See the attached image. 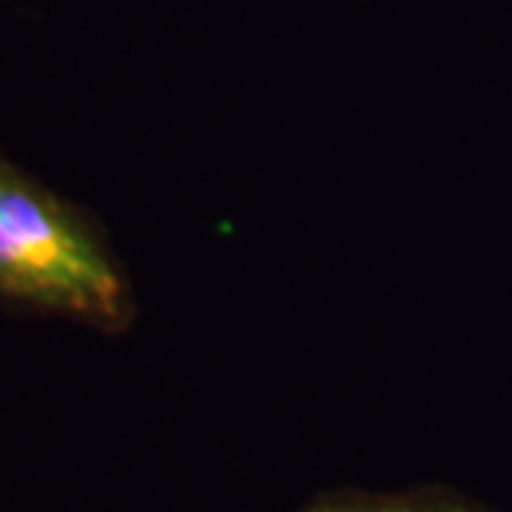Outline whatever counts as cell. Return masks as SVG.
I'll return each instance as SVG.
<instances>
[{
	"mask_svg": "<svg viewBox=\"0 0 512 512\" xmlns=\"http://www.w3.org/2000/svg\"><path fill=\"white\" fill-rule=\"evenodd\" d=\"M0 302L123 330L134 296L109 239L72 202L0 157Z\"/></svg>",
	"mask_w": 512,
	"mask_h": 512,
	"instance_id": "cell-1",
	"label": "cell"
},
{
	"mask_svg": "<svg viewBox=\"0 0 512 512\" xmlns=\"http://www.w3.org/2000/svg\"><path fill=\"white\" fill-rule=\"evenodd\" d=\"M299 512H490L478 501L444 487H419L402 493L330 490L313 495Z\"/></svg>",
	"mask_w": 512,
	"mask_h": 512,
	"instance_id": "cell-2",
	"label": "cell"
}]
</instances>
